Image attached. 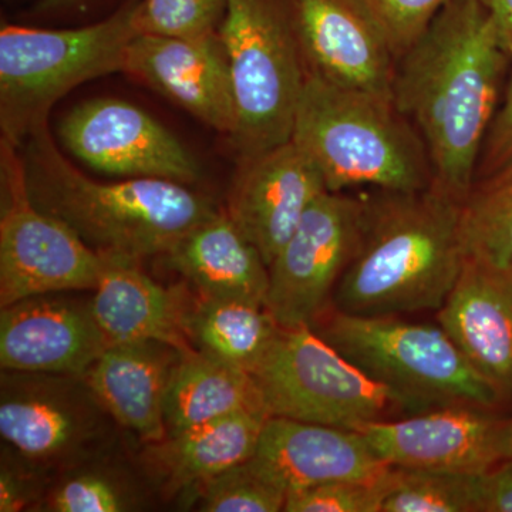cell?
Masks as SVG:
<instances>
[{
  "label": "cell",
  "mask_w": 512,
  "mask_h": 512,
  "mask_svg": "<svg viewBox=\"0 0 512 512\" xmlns=\"http://www.w3.org/2000/svg\"><path fill=\"white\" fill-rule=\"evenodd\" d=\"M50 295L32 296L2 308V370L83 377L110 345L90 302Z\"/></svg>",
  "instance_id": "obj_16"
},
{
  "label": "cell",
  "mask_w": 512,
  "mask_h": 512,
  "mask_svg": "<svg viewBox=\"0 0 512 512\" xmlns=\"http://www.w3.org/2000/svg\"><path fill=\"white\" fill-rule=\"evenodd\" d=\"M366 198L326 191L303 215L269 268L265 308L281 328L313 326L355 255Z\"/></svg>",
  "instance_id": "obj_10"
},
{
  "label": "cell",
  "mask_w": 512,
  "mask_h": 512,
  "mask_svg": "<svg viewBox=\"0 0 512 512\" xmlns=\"http://www.w3.org/2000/svg\"><path fill=\"white\" fill-rule=\"evenodd\" d=\"M249 464L286 497L315 485L363 480L383 463L360 431L268 417Z\"/></svg>",
  "instance_id": "obj_18"
},
{
  "label": "cell",
  "mask_w": 512,
  "mask_h": 512,
  "mask_svg": "<svg viewBox=\"0 0 512 512\" xmlns=\"http://www.w3.org/2000/svg\"><path fill=\"white\" fill-rule=\"evenodd\" d=\"M205 512L284 511L286 494L256 473L249 461L228 468L194 488Z\"/></svg>",
  "instance_id": "obj_28"
},
{
  "label": "cell",
  "mask_w": 512,
  "mask_h": 512,
  "mask_svg": "<svg viewBox=\"0 0 512 512\" xmlns=\"http://www.w3.org/2000/svg\"><path fill=\"white\" fill-rule=\"evenodd\" d=\"M268 416L235 413L167 436L151 454L171 491L190 490L254 456Z\"/></svg>",
  "instance_id": "obj_24"
},
{
  "label": "cell",
  "mask_w": 512,
  "mask_h": 512,
  "mask_svg": "<svg viewBox=\"0 0 512 512\" xmlns=\"http://www.w3.org/2000/svg\"><path fill=\"white\" fill-rule=\"evenodd\" d=\"M244 412L268 416L251 373L198 350L181 355L165 390L167 436Z\"/></svg>",
  "instance_id": "obj_23"
},
{
  "label": "cell",
  "mask_w": 512,
  "mask_h": 512,
  "mask_svg": "<svg viewBox=\"0 0 512 512\" xmlns=\"http://www.w3.org/2000/svg\"><path fill=\"white\" fill-rule=\"evenodd\" d=\"M124 73L221 133L235 126L234 92L218 35L174 37L138 33L127 47Z\"/></svg>",
  "instance_id": "obj_17"
},
{
  "label": "cell",
  "mask_w": 512,
  "mask_h": 512,
  "mask_svg": "<svg viewBox=\"0 0 512 512\" xmlns=\"http://www.w3.org/2000/svg\"><path fill=\"white\" fill-rule=\"evenodd\" d=\"M466 259L512 274V161L476 178L460 204Z\"/></svg>",
  "instance_id": "obj_26"
},
{
  "label": "cell",
  "mask_w": 512,
  "mask_h": 512,
  "mask_svg": "<svg viewBox=\"0 0 512 512\" xmlns=\"http://www.w3.org/2000/svg\"><path fill=\"white\" fill-rule=\"evenodd\" d=\"M279 329L265 306L202 296L192 302L187 320L195 350L251 375L274 345Z\"/></svg>",
  "instance_id": "obj_25"
},
{
  "label": "cell",
  "mask_w": 512,
  "mask_h": 512,
  "mask_svg": "<svg viewBox=\"0 0 512 512\" xmlns=\"http://www.w3.org/2000/svg\"><path fill=\"white\" fill-rule=\"evenodd\" d=\"M481 3L493 16L501 42L512 56V0H481Z\"/></svg>",
  "instance_id": "obj_36"
},
{
  "label": "cell",
  "mask_w": 512,
  "mask_h": 512,
  "mask_svg": "<svg viewBox=\"0 0 512 512\" xmlns=\"http://www.w3.org/2000/svg\"><path fill=\"white\" fill-rule=\"evenodd\" d=\"M19 151L0 141V306L47 293L93 291L100 255L69 225L37 208Z\"/></svg>",
  "instance_id": "obj_9"
},
{
  "label": "cell",
  "mask_w": 512,
  "mask_h": 512,
  "mask_svg": "<svg viewBox=\"0 0 512 512\" xmlns=\"http://www.w3.org/2000/svg\"><path fill=\"white\" fill-rule=\"evenodd\" d=\"M30 198L69 225L97 254L141 262L165 255L218 208L188 184L163 178H121L100 183L63 157L47 124L22 146Z\"/></svg>",
  "instance_id": "obj_3"
},
{
  "label": "cell",
  "mask_w": 512,
  "mask_h": 512,
  "mask_svg": "<svg viewBox=\"0 0 512 512\" xmlns=\"http://www.w3.org/2000/svg\"><path fill=\"white\" fill-rule=\"evenodd\" d=\"M74 376L3 370L0 434L16 453L35 464H52L76 456L99 430L103 409L86 383Z\"/></svg>",
  "instance_id": "obj_14"
},
{
  "label": "cell",
  "mask_w": 512,
  "mask_h": 512,
  "mask_svg": "<svg viewBox=\"0 0 512 512\" xmlns=\"http://www.w3.org/2000/svg\"><path fill=\"white\" fill-rule=\"evenodd\" d=\"M99 255V282L90 308L110 343L154 340L184 353L195 350L187 332L194 299L183 286L157 284L136 259Z\"/></svg>",
  "instance_id": "obj_19"
},
{
  "label": "cell",
  "mask_w": 512,
  "mask_h": 512,
  "mask_svg": "<svg viewBox=\"0 0 512 512\" xmlns=\"http://www.w3.org/2000/svg\"><path fill=\"white\" fill-rule=\"evenodd\" d=\"M292 140L332 192L373 187L421 191L433 185L429 154L390 97L346 89L306 72Z\"/></svg>",
  "instance_id": "obj_4"
},
{
  "label": "cell",
  "mask_w": 512,
  "mask_h": 512,
  "mask_svg": "<svg viewBox=\"0 0 512 512\" xmlns=\"http://www.w3.org/2000/svg\"><path fill=\"white\" fill-rule=\"evenodd\" d=\"M57 133L74 157L100 173L183 184L200 177L197 160L184 144L127 101H84L63 117Z\"/></svg>",
  "instance_id": "obj_11"
},
{
  "label": "cell",
  "mask_w": 512,
  "mask_h": 512,
  "mask_svg": "<svg viewBox=\"0 0 512 512\" xmlns=\"http://www.w3.org/2000/svg\"><path fill=\"white\" fill-rule=\"evenodd\" d=\"M389 37L397 59L450 0H363Z\"/></svg>",
  "instance_id": "obj_32"
},
{
  "label": "cell",
  "mask_w": 512,
  "mask_h": 512,
  "mask_svg": "<svg viewBox=\"0 0 512 512\" xmlns=\"http://www.w3.org/2000/svg\"><path fill=\"white\" fill-rule=\"evenodd\" d=\"M227 6L228 0H140L138 32L174 37L218 35Z\"/></svg>",
  "instance_id": "obj_29"
},
{
  "label": "cell",
  "mask_w": 512,
  "mask_h": 512,
  "mask_svg": "<svg viewBox=\"0 0 512 512\" xmlns=\"http://www.w3.org/2000/svg\"><path fill=\"white\" fill-rule=\"evenodd\" d=\"M306 72L392 99L397 57L363 0H285Z\"/></svg>",
  "instance_id": "obj_13"
},
{
  "label": "cell",
  "mask_w": 512,
  "mask_h": 512,
  "mask_svg": "<svg viewBox=\"0 0 512 512\" xmlns=\"http://www.w3.org/2000/svg\"><path fill=\"white\" fill-rule=\"evenodd\" d=\"M326 191L318 165L291 138L241 161L227 211L269 266Z\"/></svg>",
  "instance_id": "obj_15"
},
{
  "label": "cell",
  "mask_w": 512,
  "mask_h": 512,
  "mask_svg": "<svg viewBox=\"0 0 512 512\" xmlns=\"http://www.w3.org/2000/svg\"><path fill=\"white\" fill-rule=\"evenodd\" d=\"M510 424H511V436H512V419H510Z\"/></svg>",
  "instance_id": "obj_38"
},
{
  "label": "cell",
  "mask_w": 512,
  "mask_h": 512,
  "mask_svg": "<svg viewBox=\"0 0 512 512\" xmlns=\"http://www.w3.org/2000/svg\"><path fill=\"white\" fill-rule=\"evenodd\" d=\"M140 0H127L106 19L83 28L0 29V130L2 141L22 146L47 124L56 101L74 87L123 72L127 47L138 35Z\"/></svg>",
  "instance_id": "obj_5"
},
{
  "label": "cell",
  "mask_w": 512,
  "mask_h": 512,
  "mask_svg": "<svg viewBox=\"0 0 512 512\" xmlns=\"http://www.w3.org/2000/svg\"><path fill=\"white\" fill-rule=\"evenodd\" d=\"M312 328L370 379L400 394L410 414L451 404L491 409L503 399L440 325L330 308Z\"/></svg>",
  "instance_id": "obj_6"
},
{
  "label": "cell",
  "mask_w": 512,
  "mask_h": 512,
  "mask_svg": "<svg viewBox=\"0 0 512 512\" xmlns=\"http://www.w3.org/2000/svg\"><path fill=\"white\" fill-rule=\"evenodd\" d=\"M478 476L389 466L382 512H478Z\"/></svg>",
  "instance_id": "obj_27"
},
{
  "label": "cell",
  "mask_w": 512,
  "mask_h": 512,
  "mask_svg": "<svg viewBox=\"0 0 512 512\" xmlns=\"http://www.w3.org/2000/svg\"><path fill=\"white\" fill-rule=\"evenodd\" d=\"M439 325L478 372L512 393V274L466 259Z\"/></svg>",
  "instance_id": "obj_20"
},
{
  "label": "cell",
  "mask_w": 512,
  "mask_h": 512,
  "mask_svg": "<svg viewBox=\"0 0 512 512\" xmlns=\"http://www.w3.org/2000/svg\"><path fill=\"white\" fill-rule=\"evenodd\" d=\"M184 352L154 340L110 343L82 379L104 412L148 444L167 437L164 399Z\"/></svg>",
  "instance_id": "obj_21"
},
{
  "label": "cell",
  "mask_w": 512,
  "mask_h": 512,
  "mask_svg": "<svg viewBox=\"0 0 512 512\" xmlns=\"http://www.w3.org/2000/svg\"><path fill=\"white\" fill-rule=\"evenodd\" d=\"M508 57L481 0H450L397 59L393 103L419 131L434 187L454 200L476 181Z\"/></svg>",
  "instance_id": "obj_1"
},
{
  "label": "cell",
  "mask_w": 512,
  "mask_h": 512,
  "mask_svg": "<svg viewBox=\"0 0 512 512\" xmlns=\"http://www.w3.org/2000/svg\"><path fill=\"white\" fill-rule=\"evenodd\" d=\"M460 204L434 185L367 197L359 245L332 308L357 316L439 311L466 262Z\"/></svg>",
  "instance_id": "obj_2"
},
{
  "label": "cell",
  "mask_w": 512,
  "mask_h": 512,
  "mask_svg": "<svg viewBox=\"0 0 512 512\" xmlns=\"http://www.w3.org/2000/svg\"><path fill=\"white\" fill-rule=\"evenodd\" d=\"M218 37L231 74L241 161L291 140L306 80L285 0H228Z\"/></svg>",
  "instance_id": "obj_7"
},
{
  "label": "cell",
  "mask_w": 512,
  "mask_h": 512,
  "mask_svg": "<svg viewBox=\"0 0 512 512\" xmlns=\"http://www.w3.org/2000/svg\"><path fill=\"white\" fill-rule=\"evenodd\" d=\"M387 470L363 480H342L315 485L286 497V512H382L387 491Z\"/></svg>",
  "instance_id": "obj_30"
},
{
  "label": "cell",
  "mask_w": 512,
  "mask_h": 512,
  "mask_svg": "<svg viewBox=\"0 0 512 512\" xmlns=\"http://www.w3.org/2000/svg\"><path fill=\"white\" fill-rule=\"evenodd\" d=\"M252 376L269 417L359 430L393 412L410 414L400 394L370 379L312 326L279 329Z\"/></svg>",
  "instance_id": "obj_8"
},
{
  "label": "cell",
  "mask_w": 512,
  "mask_h": 512,
  "mask_svg": "<svg viewBox=\"0 0 512 512\" xmlns=\"http://www.w3.org/2000/svg\"><path fill=\"white\" fill-rule=\"evenodd\" d=\"M29 477L3 464L0 473V511L18 512L29 504L32 488Z\"/></svg>",
  "instance_id": "obj_35"
},
{
  "label": "cell",
  "mask_w": 512,
  "mask_h": 512,
  "mask_svg": "<svg viewBox=\"0 0 512 512\" xmlns=\"http://www.w3.org/2000/svg\"><path fill=\"white\" fill-rule=\"evenodd\" d=\"M357 431L389 466L483 474L512 458L510 419L473 404L373 421Z\"/></svg>",
  "instance_id": "obj_12"
},
{
  "label": "cell",
  "mask_w": 512,
  "mask_h": 512,
  "mask_svg": "<svg viewBox=\"0 0 512 512\" xmlns=\"http://www.w3.org/2000/svg\"><path fill=\"white\" fill-rule=\"evenodd\" d=\"M80 2L82 0H37L36 9L37 12L42 13L57 12V10L70 8Z\"/></svg>",
  "instance_id": "obj_37"
},
{
  "label": "cell",
  "mask_w": 512,
  "mask_h": 512,
  "mask_svg": "<svg viewBox=\"0 0 512 512\" xmlns=\"http://www.w3.org/2000/svg\"><path fill=\"white\" fill-rule=\"evenodd\" d=\"M478 512H512V458L478 476Z\"/></svg>",
  "instance_id": "obj_34"
},
{
  "label": "cell",
  "mask_w": 512,
  "mask_h": 512,
  "mask_svg": "<svg viewBox=\"0 0 512 512\" xmlns=\"http://www.w3.org/2000/svg\"><path fill=\"white\" fill-rule=\"evenodd\" d=\"M512 161V79L505 92L503 104L495 113L485 137L478 161L476 178L493 173Z\"/></svg>",
  "instance_id": "obj_33"
},
{
  "label": "cell",
  "mask_w": 512,
  "mask_h": 512,
  "mask_svg": "<svg viewBox=\"0 0 512 512\" xmlns=\"http://www.w3.org/2000/svg\"><path fill=\"white\" fill-rule=\"evenodd\" d=\"M165 256L202 298L265 306L268 265L227 208L191 229Z\"/></svg>",
  "instance_id": "obj_22"
},
{
  "label": "cell",
  "mask_w": 512,
  "mask_h": 512,
  "mask_svg": "<svg viewBox=\"0 0 512 512\" xmlns=\"http://www.w3.org/2000/svg\"><path fill=\"white\" fill-rule=\"evenodd\" d=\"M133 508L126 488L106 473L87 471L57 485L47 500L53 512H121Z\"/></svg>",
  "instance_id": "obj_31"
}]
</instances>
